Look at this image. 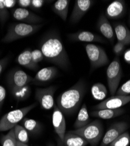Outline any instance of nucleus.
Masks as SVG:
<instances>
[{
  "label": "nucleus",
  "mask_w": 130,
  "mask_h": 146,
  "mask_svg": "<svg viewBox=\"0 0 130 146\" xmlns=\"http://www.w3.org/2000/svg\"><path fill=\"white\" fill-rule=\"evenodd\" d=\"M115 94L117 95H130V80L126 81L119 88H118Z\"/></svg>",
  "instance_id": "2f4dec72"
},
{
  "label": "nucleus",
  "mask_w": 130,
  "mask_h": 146,
  "mask_svg": "<svg viewBox=\"0 0 130 146\" xmlns=\"http://www.w3.org/2000/svg\"><path fill=\"white\" fill-rule=\"evenodd\" d=\"M12 15L17 21L30 25H37L44 21L43 18L27 9L17 8L12 11Z\"/></svg>",
  "instance_id": "9b49d317"
},
{
  "label": "nucleus",
  "mask_w": 130,
  "mask_h": 146,
  "mask_svg": "<svg viewBox=\"0 0 130 146\" xmlns=\"http://www.w3.org/2000/svg\"><path fill=\"white\" fill-rule=\"evenodd\" d=\"M52 124L56 135L59 138L61 144L64 139L66 134V123L64 114L56 105L53 107L52 115Z\"/></svg>",
  "instance_id": "4468645a"
},
{
  "label": "nucleus",
  "mask_w": 130,
  "mask_h": 146,
  "mask_svg": "<svg viewBox=\"0 0 130 146\" xmlns=\"http://www.w3.org/2000/svg\"><path fill=\"white\" fill-rule=\"evenodd\" d=\"M16 61L19 65L29 70H37L39 68V65L35 63L32 59L31 48H27L21 53L17 57Z\"/></svg>",
  "instance_id": "aec40b11"
},
{
  "label": "nucleus",
  "mask_w": 130,
  "mask_h": 146,
  "mask_svg": "<svg viewBox=\"0 0 130 146\" xmlns=\"http://www.w3.org/2000/svg\"><path fill=\"white\" fill-rule=\"evenodd\" d=\"M58 74V70L56 67L51 66L42 68L38 71L33 78V84H42L48 82L54 79Z\"/></svg>",
  "instance_id": "f3484780"
},
{
  "label": "nucleus",
  "mask_w": 130,
  "mask_h": 146,
  "mask_svg": "<svg viewBox=\"0 0 130 146\" xmlns=\"http://www.w3.org/2000/svg\"><path fill=\"white\" fill-rule=\"evenodd\" d=\"M88 143L80 136L69 131L66 133L61 143L62 146H86Z\"/></svg>",
  "instance_id": "4be33fe9"
},
{
  "label": "nucleus",
  "mask_w": 130,
  "mask_h": 146,
  "mask_svg": "<svg viewBox=\"0 0 130 146\" xmlns=\"http://www.w3.org/2000/svg\"><path fill=\"white\" fill-rule=\"evenodd\" d=\"M114 31L117 41L124 44H130V31L123 23H117L114 25Z\"/></svg>",
  "instance_id": "412c9836"
},
{
  "label": "nucleus",
  "mask_w": 130,
  "mask_h": 146,
  "mask_svg": "<svg viewBox=\"0 0 130 146\" xmlns=\"http://www.w3.org/2000/svg\"><path fill=\"white\" fill-rule=\"evenodd\" d=\"M86 92V84L80 80L57 97L56 105L66 115L73 114L79 108Z\"/></svg>",
  "instance_id": "f03ea898"
},
{
  "label": "nucleus",
  "mask_w": 130,
  "mask_h": 146,
  "mask_svg": "<svg viewBox=\"0 0 130 146\" xmlns=\"http://www.w3.org/2000/svg\"><path fill=\"white\" fill-rule=\"evenodd\" d=\"M130 144V135L128 131H125L115 139L108 146H129Z\"/></svg>",
  "instance_id": "c756f323"
},
{
  "label": "nucleus",
  "mask_w": 130,
  "mask_h": 146,
  "mask_svg": "<svg viewBox=\"0 0 130 146\" xmlns=\"http://www.w3.org/2000/svg\"><path fill=\"white\" fill-rule=\"evenodd\" d=\"M97 28L100 33L106 39L113 42L115 39V33L108 18L103 14H101L98 19Z\"/></svg>",
  "instance_id": "a211bd4d"
},
{
  "label": "nucleus",
  "mask_w": 130,
  "mask_h": 146,
  "mask_svg": "<svg viewBox=\"0 0 130 146\" xmlns=\"http://www.w3.org/2000/svg\"><path fill=\"white\" fill-rule=\"evenodd\" d=\"M32 80L31 76L18 68L12 70L7 76V82L11 92L28 86Z\"/></svg>",
  "instance_id": "6e6552de"
},
{
  "label": "nucleus",
  "mask_w": 130,
  "mask_h": 146,
  "mask_svg": "<svg viewBox=\"0 0 130 146\" xmlns=\"http://www.w3.org/2000/svg\"><path fill=\"white\" fill-rule=\"evenodd\" d=\"M90 116L87 111V108L85 104L83 105L80 109L77 118L74 124L75 130L80 129L89 124Z\"/></svg>",
  "instance_id": "393cba45"
},
{
  "label": "nucleus",
  "mask_w": 130,
  "mask_h": 146,
  "mask_svg": "<svg viewBox=\"0 0 130 146\" xmlns=\"http://www.w3.org/2000/svg\"><path fill=\"white\" fill-rule=\"evenodd\" d=\"M16 3V0H4V5L8 9L15 7Z\"/></svg>",
  "instance_id": "58836bf2"
},
{
  "label": "nucleus",
  "mask_w": 130,
  "mask_h": 146,
  "mask_svg": "<svg viewBox=\"0 0 130 146\" xmlns=\"http://www.w3.org/2000/svg\"><path fill=\"white\" fill-rule=\"evenodd\" d=\"M85 49L90 63L91 71L107 65L109 59L103 48L96 44L87 43Z\"/></svg>",
  "instance_id": "423d86ee"
},
{
  "label": "nucleus",
  "mask_w": 130,
  "mask_h": 146,
  "mask_svg": "<svg viewBox=\"0 0 130 146\" xmlns=\"http://www.w3.org/2000/svg\"><path fill=\"white\" fill-rule=\"evenodd\" d=\"M6 97V90L2 86H0V112Z\"/></svg>",
  "instance_id": "c9c22d12"
},
{
  "label": "nucleus",
  "mask_w": 130,
  "mask_h": 146,
  "mask_svg": "<svg viewBox=\"0 0 130 146\" xmlns=\"http://www.w3.org/2000/svg\"><path fill=\"white\" fill-rule=\"evenodd\" d=\"M128 22H129V24L130 25V11L129 13V17H128Z\"/></svg>",
  "instance_id": "a19ab883"
},
{
  "label": "nucleus",
  "mask_w": 130,
  "mask_h": 146,
  "mask_svg": "<svg viewBox=\"0 0 130 146\" xmlns=\"http://www.w3.org/2000/svg\"><path fill=\"white\" fill-rule=\"evenodd\" d=\"M83 138L91 146H97L102 140L104 127L99 120H95L80 129L71 131Z\"/></svg>",
  "instance_id": "20e7f679"
},
{
  "label": "nucleus",
  "mask_w": 130,
  "mask_h": 146,
  "mask_svg": "<svg viewBox=\"0 0 130 146\" xmlns=\"http://www.w3.org/2000/svg\"><path fill=\"white\" fill-rule=\"evenodd\" d=\"M45 2L44 0H31V8L35 10L39 9L43 7Z\"/></svg>",
  "instance_id": "f704fd0d"
},
{
  "label": "nucleus",
  "mask_w": 130,
  "mask_h": 146,
  "mask_svg": "<svg viewBox=\"0 0 130 146\" xmlns=\"http://www.w3.org/2000/svg\"><path fill=\"white\" fill-rule=\"evenodd\" d=\"M94 2L92 0H76L69 19L70 22L72 24L78 23L89 11Z\"/></svg>",
  "instance_id": "ddd939ff"
},
{
  "label": "nucleus",
  "mask_w": 130,
  "mask_h": 146,
  "mask_svg": "<svg viewBox=\"0 0 130 146\" xmlns=\"http://www.w3.org/2000/svg\"><path fill=\"white\" fill-rule=\"evenodd\" d=\"M37 105V103H33L29 106L15 109L5 114L0 120V131H5L13 129Z\"/></svg>",
  "instance_id": "39448f33"
},
{
  "label": "nucleus",
  "mask_w": 130,
  "mask_h": 146,
  "mask_svg": "<svg viewBox=\"0 0 130 146\" xmlns=\"http://www.w3.org/2000/svg\"><path fill=\"white\" fill-rule=\"evenodd\" d=\"M127 7L123 0H115L110 4L105 10V17L111 19H119L126 13Z\"/></svg>",
  "instance_id": "dca6fc26"
},
{
  "label": "nucleus",
  "mask_w": 130,
  "mask_h": 146,
  "mask_svg": "<svg viewBox=\"0 0 130 146\" xmlns=\"http://www.w3.org/2000/svg\"><path fill=\"white\" fill-rule=\"evenodd\" d=\"M128 124L125 121H119L111 125L103 137L99 146H108L121 134L126 131Z\"/></svg>",
  "instance_id": "9d476101"
},
{
  "label": "nucleus",
  "mask_w": 130,
  "mask_h": 146,
  "mask_svg": "<svg viewBox=\"0 0 130 146\" xmlns=\"http://www.w3.org/2000/svg\"><path fill=\"white\" fill-rule=\"evenodd\" d=\"M57 88V86H52L45 88H37L35 90V98L44 110H50L54 107V94Z\"/></svg>",
  "instance_id": "1a4fd4ad"
},
{
  "label": "nucleus",
  "mask_w": 130,
  "mask_h": 146,
  "mask_svg": "<svg viewBox=\"0 0 130 146\" xmlns=\"http://www.w3.org/2000/svg\"><path fill=\"white\" fill-rule=\"evenodd\" d=\"M32 57L33 62L38 64L44 59V56L40 49H35L32 50Z\"/></svg>",
  "instance_id": "473e14b6"
},
{
  "label": "nucleus",
  "mask_w": 130,
  "mask_h": 146,
  "mask_svg": "<svg viewBox=\"0 0 130 146\" xmlns=\"http://www.w3.org/2000/svg\"><path fill=\"white\" fill-rule=\"evenodd\" d=\"M30 93H31V89L29 85L24 87L11 92L12 95H13L15 99L18 101H24L27 100L29 96Z\"/></svg>",
  "instance_id": "cd10ccee"
},
{
  "label": "nucleus",
  "mask_w": 130,
  "mask_h": 146,
  "mask_svg": "<svg viewBox=\"0 0 130 146\" xmlns=\"http://www.w3.org/2000/svg\"><path fill=\"white\" fill-rule=\"evenodd\" d=\"M70 2L69 0H58L52 6V11L63 21H66L67 18Z\"/></svg>",
  "instance_id": "5701e85b"
},
{
  "label": "nucleus",
  "mask_w": 130,
  "mask_h": 146,
  "mask_svg": "<svg viewBox=\"0 0 130 146\" xmlns=\"http://www.w3.org/2000/svg\"><path fill=\"white\" fill-rule=\"evenodd\" d=\"M125 45L122 43L117 42L113 47V52L117 56L121 55L125 49Z\"/></svg>",
  "instance_id": "72a5a7b5"
},
{
  "label": "nucleus",
  "mask_w": 130,
  "mask_h": 146,
  "mask_svg": "<svg viewBox=\"0 0 130 146\" xmlns=\"http://www.w3.org/2000/svg\"><path fill=\"white\" fill-rule=\"evenodd\" d=\"M122 74L123 70L120 60L118 57H115L110 63L106 71L108 87L112 96L116 94L122 78Z\"/></svg>",
  "instance_id": "0eeeda50"
},
{
  "label": "nucleus",
  "mask_w": 130,
  "mask_h": 146,
  "mask_svg": "<svg viewBox=\"0 0 130 146\" xmlns=\"http://www.w3.org/2000/svg\"><path fill=\"white\" fill-rule=\"evenodd\" d=\"M91 93L93 98L97 101L104 100L107 95V90L104 84L97 82L93 84L91 88Z\"/></svg>",
  "instance_id": "a878e982"
},
{
  "label": "nucleus",
  "mask_w": 130,
  "mask_h": 146,
  "mask_svg": "<svg viewBox=\"0 0 130 146\" xmlns=\"http://www.w3.org/2000/svg\"><path fill=\"white\" fill-rule=\"evenodd\" d=\"M130 102L129 95H117L111 96L110 98L104 100L101 102L93 107L94 110H99L103 109H118Z\"/></svg>",
  "instance_id": "f8f14e48"
},
{
  "label": "nucleus",
  "mask_w": 130,
  "mask_h": 146,
  "mask_svg": "<svg viewBox=\"0 0 130 146\" xmlns=\"http://www.w3.org/2000/svg\"><path fill=\"white\" fill-rule=\"evenodd\" d=\"M42 27V24L30 25L24 23H13L8 28L5 36L1 41L7 43L28 37L38 32Z\"/></svg>",
  "instance_id": "7ed1b4c3"
},
{
  "label": "nucleus",
  "mask_w": 130,
  "mask_h": 146,
  "mask_svg": "<svg viewBox=\"0 0 130 146\" xmlns=\"http://www.w3.org/2000/svg\"><path fill=\"white\" fill-rule=\"evenodd\" d=\"M17 3L21 8L27 9V8L31 7V0H18Z\"/></svg>",
  "instance_id": "e433bc0d"
},
{
  "label": "nucleus",
  "mask_w": 130,
  "mask_h": 146,
  "mask_svg": "<svg viewBox=\"0 0 130 146\" xmlns=\"http://www.w3.org/2000/svg\"><path fill=\"white\" fill-rule=\"evenodd\" d=\"M44 59L61 68L67 70L70 66L68 54L60 35L55 31L45 35L39 42Z\"/></svg>",
  "instance_id": "f257e3e1"
},
{
  "label": "nucleus",
  "mask_w": 130,
  "mask_h": 146,
  "mask_svg": "<svg viewBox=\"0 0 130 146\" xmlns=\"http://www.w3.org/2000/svg\"><path fill=\"white\" fill-rule=\"evenodd\" d=\"M125 112V109L123 108L118 109H103L99 110H94L91 112L90 114L93 117L107 120L121 116Z\"/></svg>",
  "instance_id": "6ab92c4d"
},
{
  "label": "nucleus",
  "mask_w": 130,
  "mask_h": 146,
  "mask_svg": "<svg viewBox=\"0 0 130 146\" xmlns=\"http://www.w3.org/2000/svg\"><path fill=\"white\" fill-rule=\"evenodd\" d=\"M47 146H55V145H54V144H52V143H49Z\"/></svg>",
  "instance_id": "79ce46f5"
},
{
  "label": "nucleus",
  "mask_w": 130,
  "mask_h": 146,
  "mask_svg": "<svg viewBox=\"0 0 130 146\" xmlns=\"http://www.w3.org/2000/svg\"><path fill=\"white\" fill-rule=\"evenodd\" d=\"M16 141L14 128L9 130L7 135H2L0 137L2 146H16Z\"/></svg>",
  "instance_id": "c85d7f7f"
},
{
  "label": "nucleus",
  "mask_w": 130,
  "mask_h": 146,
  "mask_svg": "<svg viewBox=\"0 0 130 146\" xmlns=\"http://www.w3.org/2000/svg\"><path fill=\"white\" fill-rule=\"evenodd\" d=\"M16 146H29L28 144L26 143H23L19 141H16Z\"/></svg>",
  "instance_id": "ea45409f"
},
{
  "label": "nucleus",
  "mask_w": 130,
  "mask_h": 146,
  "mask_svg": "<svg viewBox=\"0 0 130 146\" xmlns=\"http://www.w3.org/2000/svg\"><path fill=\"white\" fill-rule=\"evenodd\" d=\"M9 17V12L5 7L4 0H0V22L2 25L6 22Z\"/></svg>",
  "instance_id": "7c9ffc66"
},
{
  "label": "nucleus",
  "mask_w": 130,
  "mask_h": 146,
  "mask_svg": "<svg viewBox=\"0 0 130 146\" xmlns=\"http://www.w3.org/2000/svg\"><path fill=\"white\" fill-rule=\"evenodd\" d=\"M67 36L69 39L73 42H82L88 43L105 42V40L100 35L86 31H79L73 33H70L67 35Z\"/></svg>",
  "instance_id": "2eb2a0df"
},
{
  "label": "nucleus",
  "mask_w": 130,
  "mask_h": 146,
  "mask_svg": "<svg viewBox=\"0 0 130 146\" xmlns=\"http://www.w3.org/2000/svg\"><path fill=\"white\" fill-rule=\"evenodd\" d=\"M21 125L24 127L31 135H37L42 130V126L38 121L29 118H23Z\"/></svg>",
  "instance_id": "b1692460"
},
{
  "label": "nucleus",
  "mask_w": 130,
  "mask_h": 146,
  "mask_svg": "<svg viewBox=\"0 0 130 146\" xmlns=\"http://www.w3.org/2000/svg\"><path fill=\"white\" fill-rule=\"evenodd\" d=\"M9 60V57H5L0 60V75L6 68Z\"/></svg>",
  "instance_id": "4c0bfd02"
},
{
  "label": "nucleus",
  "mask_w": 130,
  "mask_h": 146,
  "mask_svg": "<svg viewBox=\"0 0 130 146\" xmlns=\"http://www.w3.org/2000/svg\"><path fill=\"white\" fill-rule=\"evenodd\" d=\"M14 135L16 141L28 144L29 142V133L21 125H17L14 127Z\"/></svg>",
  "instance_id": "bb28decb"
}]
</instances>
